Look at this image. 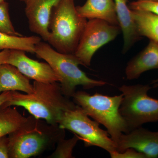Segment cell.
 I'll return each mask as SVG.
<instances>
[{"mask_svg": "<svg viewBox=\"0 0 158 158\" xmlns=\"http://www.w3.org/2000/svg\"><path fill=\"white\" fill-rule=\"evenodd\" d=\"M154 69H158V43L150 40L147 46L127 63L125 73L127 79L132 81Z\"/></svg>", "mask_w": 158, "mask_h": 158, "instance_id": "obj_12", "label": "cell"}, {"mask_svg": "<svg viewBox=\"0 0 158 158\" xmlns=\"http://www.w3.org/2000/svg\"><path fill=\"white\" fill-rule=\"evenodd\" d=\"M0 32L11 36H23L15 31L12 25L9 15V4L6 1L0 4Z\"/></svg>", "mask_w": 158, "mask_h": 158, "instance_id": "obj_20", "label": "cell"}, {"mask_svg": "<svg viewBox=\"0 0 158 158\" xmlns=\"http://www.w3.org/2000/svg\"><path fill=\"white\" fill-rule=\"evenodd\" d=\"M19 1H20V2H23L25 3L26 4L28 0H19Z\"/></svg>", "mask_w": 158, "mask_h": 158, "instance_id": "obj_27", "label": "cell"}, {"mask_svg": "<svg viewBox=\"0 0 158 158\" xmlns=\"http://www.w3.org/2000/svg\"><path fill=\"white\" fill-rule=\"evenodd\" d=\"M62 0H28L25 12L31 32L47 42L49 23L54 7Z\"/></svg>", "mask_w": 158, "mask_h": 158, "instance_id": "obj_11", "label": "cell"}, {"mask_svg": "<svg viewBox=\"0 0 158 158\" xmlns=\"http://www.w3.org/2000/svg\"><path fill=\"white\" fill-rule=\"evenodd\" d=\"M10 50L5 49L0 52V65L4 63H6L9 55Z\"/></svg>", "mask_w": 158, "mask_h": 158, "instance_id": "obj_24", "label": "cell"}, {"mask_svg": "<svg viewBox=\"0 0 158 158\" xmlns=\"http://www.w3.org/2000/svg\"><path fill=\"white\" fill-rule=\"evenodd\" d=\"M110 154L112 158H147L144 154L131 148H128L122 152L115 151L110 153Z\"/></svg>", "mask_w": 158, "mask_h": 158, "instance_id": "obj_22", "label": "cell"}, {"mask_svg": "<svg viewBox=\"0 0 158 158\" xmlns=\"http://www.w3.org/2000/svg\"><path fill=\"white\" fill-rule=\"evenodd\" d=\"M73 98L74 102L89 117L107 129L116 144L123 133L129 132L127 123L119 112L122 94L110 96L96 93L90 95L85 91H78Z\"/></svg>", "mask_w": 158, "mask_h": 158, "instance_id": "obj_4", "label": "cell"}, {"mask_svg": "<svg viewBox=\"0 0 158 158\" xmlns=\"http://www.w3.org/2000/svg\"><path fill=\"white\" fill-rule=\"evenodd\" d=\"M128 6L131 10L149 11L158 15V1L138 0L132 2Z\"/></svg>", "mask_w": 158, "mask_h": 158, "instance_id": "obj_21", "label": "cell"}, {"mask_svg": "<svg viewBox=\"0 0 158 158\" xmlns=\"http://www.w3.org/2000/svg\"><path fill=\"white\" fill-rule=\"evenodd\" d=\"M138 33L158 43V15L149 11L131 10Z\"/></svg>", "mask_w": 158, "mask_h": 158, "instance_id": "obj_16", "label": "cell"}, {"mask_svg": "<svg viewBox=\"0 0 158 158\" xmlns=\"http://www.w3.org/2000/svg\"><path fill=\"white\" fill-rule=\"evenodd\" d=\"M87 22L78 14L74 0H62L52 11L47 42L59 52L74 53Z\"/></svg>", "mask_w": 158, "mask_h": 158, "instance_id": "obj_2", "label": "cell"}, {"mask_svg": "<svg viewBox=\"0 0 158 158\" xmlns=\"http://www.w3.org/2000/svg\"><path fill=\"white\" fill-rule=\"evenodd\" d=\"M99 125L91 120L78 106L63 113L58 124L60 129L69 130L78 136L86 147L97 146L109 154L116 151V143L107 131L101 128Z\"/></svg>", "mask_w": 158, "mask_h": 158, "instance_id": "obj_6", "label": "cell"}, {"mask_svg": "<svg viewBox=\"0 0 158 158\" xmlns=\"http://www.w3.org/2000/svg\"><path fill=\"white\" fill-rule=\"evenodd\" d=\"M149 85H123L119 112L127 123L129 132L148 123L158 122V99L151 97Z\"/></svg>", "mask_w": 158, "mask_h": 158, "instance_id": "obj_5", "label": "cell"}, {"mask_svg": "<svg viewBox=\"0 0 158 158\" xmlns=\"http://www.w3.org/2000/svg\"><path fill=\"white\" fill-rule=\"evenodd\" d=\"M119 26L123 37V53H125L141 37L132 16L127 0H114Z\"/></svg>", "mask_w": 158, "mask_h": 158, "instance_id": "obj_14", "label": "cell"}, {"mask_svg": "<svg viewBox=\"0 0 158 158\" xmlns=\"http://www.w3.org/2000/svg\"><path fill=\"white\" fill-rule=\"evenodd\" d=\"M80 138L75 135L73 138L65 140L63 137L59 139L56 149L53 153L50 156L51 158H73L72 153L74 148Z\"/></svg>", "mask_w": 158, "mask_h": 158, "instance_id": "obj_19", "label": "cell"}, {"mask_svg": "<svg viewBox=\"0 0 158 158\" xmlns=\"http://www.w3.org/2000/svg\"><path fill=\"white\" fill-rule=\"evenodd\" d=\"M11 95V91H5L0 94V107L10 98Z\"/></svg>", "mask_w": 158, "mask_h": 158, "instance_id": "obj_25", "label": "cell"}, {"mask_svg": "<svg viewBox=\"0 0 158 158\" xmlns=\"http://www.w3.org/2000/svg\"><path fill=\"white\" fill-rule=\"evenodd\" d=\"M152 84L153 85V88H156L158 87V79L153 80Z\"/></svg>", "mask_w": 158, "mask_h": 158, "instance_id": "obj_26", "label": "cell"}, {"mask_svg": "<svg viewBox=\"0 0 158 158\" xmlns=\"http://www.w3.org/2000/svg\"><path fill=\"white\" fill-rule=\"evenodd\" d=\"M11 107H0V138L14 132L28 119Z\"/></svg>", "mask_w": 158, "mask_h": 158, "instance_id": "obj_18", "label": "cell"}, {"mask_svg": "<svg viewBox=\"0 0 158 158\" xmlns=\"http://www.w3.org/2000/svg\"><path fill=\"white\" fill-rule=\"evenodd\" d=\"M34 54L50 65L60 79L59 82L62 93L68 98L73 97L77 86L85 89H92L106 85V82L89 77L79 67L82 65L74 54L59 52L48 43L40 42L35 48Z\"/></svg>", "mask_w": 158, "mask_h": 158, "instance_id": "obj_3", "label": "cell"}, {"mask_svg": "<svg viewBox=\"0 0 158 158\" xmlns=\"http://www.w3.org/2000/svg\"><path fill=\"white\" fill-rule=\"evenodd\" d=\"M5 0H0V4L3 2H5Z\"/></svg>", "mask_w": 158, "mask_h": 158, "instance_id": "obj_29", "label": "cell"}, {"mask_svg": "<svg viewBox=\"0 0 158 158\" xmlns=\"http://www.w3.org/2000/svg\"><path fill=\"white\" fill-rule=\"evenodd\" d=\"M121 31L103 20H88L74 55L85 66H90L94 54L103 46L114 40Z\"/></svg>", "mask_w": 158, "mask_h": 158, "instance_id": "obj_8", "label": "cell"}, {"mask_svg": "<svg viewBox=\"0 0 158 158\" xmlns=\"http://www.w3.org/2000/svg\"><path fill=\"white\" fill-rule=\"evenodd\" d=\"M143 1H158V0H143Z\"/></svg>", "mask_w": 158, "mask_h": 158, "instance_id": "obj_28", "label": "cell"}, {"mask_svg": "<svg viewBox=\"0 0 158 158\" xmlns=\"http://www.w3.org/2000/svg\"><path fill=\"white\" fill-rule=\"evenodd\" d=\"M30 79L16 67L4 63L0 65V93L5 91H20L26 94L33 92Z\"/></svg>", "mask_w": 158, "mask_h": 158, "instance_id": "obj_15", "label": "cell"}, {"mask_svg": "<svg viewBox=\"0 0 158 158\" xmlns=\"http://www.w3.org/2000/svg\"><path fill=\"white\" fill-rule=\"evenodd\" d=\"M41 41L39 36H14L0 32V50H20L34 54L36 44Z\"/></svg>", "mask_w": 158, "mask_h": 158, "instance_id": "obj_17", "label": "cell"}, {"mask_svg": "<svg viewBox=\"0 0 158 158\" xmlns=\"http://www.w3.org/2000/svg\"><path fill=\"white\" fill-rule=\"evenodd\" d=\"M76 9L78 14L87 19H101L119 26L114 0H87Z\"/></svg>", "mask_w": 158, "mask_h": 158, "instance_id": "obj_13", "label": "cell"}, {"mask_svg": "<svg viewBox=\"0 0 158 158\" xmlns=\"http://www.w3.org/2000/svg\"><path fill=\"white\" fill-rule=\"evenodd\" d=\"M33 85L34 90L31 93L11 91L10 98L2 107H22L35 118L44 119L48 124L56 126L63 113L77 106L63 94L58 82L34 81Z\"/></svg>", "mask_w": 158, "mask_h": 158, "instance_id": "obj_1", "label": "cell"}, {"mask_svg": "<svg viewBox=\"0 0 158 158\" xmlns=\"http://www.w3.org/2000/svg\"><path fill=\"white\" fill-rule=\"evenodd\" d=\"M6 63L15 66L24 75L36 81L45 83L60 82V78L48 63L31 59L24 51L10 50Z\"/></svg>", "mask_w": 158, "mask_h": 158, "instance_id": "obj_9", "label": "cell"}, {"mask_svg": "<svg viewBox=\"0 0 158 158\" xmlns=\"http://www.w3.org/2000/svg\"><path fill=\"white\" fill-rule=\"evenodd\" d=\"M33 116L14 132L9 134V155L10 158H28L39 155L48 146L52 136L49 131L41 127Z\"/></svg>", "mask_w": 158, "mask_h": 158, "instance_id": "obj_7", "label": "cell"}, {"mask_svg": "<svg viewBox=\"0 0 158 158\" xmlns=\"http://www.w3.org/2000/svg\"><path fill=\"white\" fill-rule=\"evenodd\" d=\"M134 148L147 158L158 157V131H152L142 127L123 133L116 144V151L121 152L128 148Z\"/></svg>", "mask_w": 158, "mask_h": 158, "instance_id": "obj_10", "label": "cell"}, {"mask_svg": "<svg viewBox=\"0 0 158 158\" xmlns=\"http://www.w3.org/2000/svg\"><path fill=\"white\" fill-rule=\"evenodd\" d=\"M9 138L7 136L0 138V158H9Z\"/></svg>", "mask_w": 158, "mask_h": 158, "instance_id": "obj_23", "label": "cell"}]
</instances>
